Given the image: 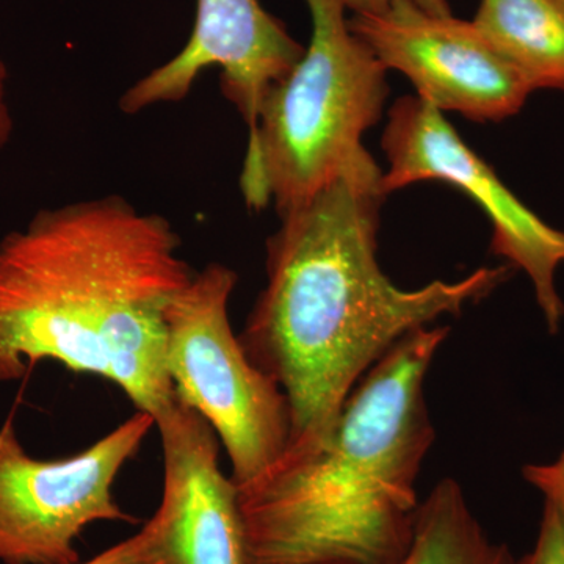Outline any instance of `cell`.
<instances>
[{
  "instance_id": "6da1fadb",
  "label": "cell",
  "mask_w": 564,
  "mask_h": 564,
  "mask_svg": "<svg viewBox=\"0 0 564 564\" xmlns=\"http://www.w3.org/2000/svg\"><path fill=\"white\" fill-rule=\"evenodd\" d=\"M381 180L364 150L321 192L281 214L267 242V284L239 339L288 399L291 436L280 462L328 441L352 389L393 345L443 315L462 314L513 269L481 267L414 291L393 284L378 262L388 196Z\"/></svg>"
},
{
  "instance_id": "7a4b0ae2",
  "label": "cell",
  "mask_w": 564,
  "mask_h": 564,
  "mask_svg": "<svg viewBox=\"0 0 564 564\" xmlns=\"http://www.w3.org/2000/svg\"><path fill=\"white\" fill-rule=\"evenodd\" d=\"M195 273L172 221L122 196L36 212L0 240V384L55 361L155 421L176 397L166 313Z\"/></svg>"
},
{
  "instance_id": "3957f363",
  "label": "cell",
  "mask_w": 564,
  "mask_h": 564,
  "mask_svg": "<svg viewBox=\"0 0 564 564\" xmlns=\"http://www.w3.org/2000/svg\"><path fill=\"white\" fill-rule=\"evenodd\" d=\"M448 333L408 334L352 389L322 447L237 488L248 564L400 562L434 443L423 386Z\"/></svg>"
},
{
  "instance_id": "277c9868",
  "label": "cell",
  "mask_w": 564,
  "mask_h": 564,
  "mask_svg": "<svg viewBox=\"0 0 564 564\" xmlns=\"http://www.w3.org/2000/svg\"><path fill=\"white\" fill-rule=\"evenodd\" d=\"M310 44L291 73L263 98L248 141L240 185L252 209L278 214L299 206L336 180L366 148L380 121L386 66L347 20L345 0H304Z\"/></svg>"
},
{
  "instance_id": "5b68a950",
  "label": "cell",
  "mask_w": 564,
  "mask_h": 564,
  "mask_svg": "<svg viewBox=\"0 0 564 564\" xmlns=\"http://www.w3.org/2000/svg\"><path fill=\"white\" fill-rule=\"evenodd\" d=\"M239 276L210 262L195 273L166 313V370L182 402L214 429L237 488L280 462L291 413L280 386L247 355L229 321Z\"/></svg>"
},
{
  "instance_id": "8992f818",
  "label": "cell",
  "mask_w": 564,
  "mask_h": 564,
  "mask_svg": "<svg viewBox=\"0 0 564 564\" xmlns=\"http://www.w3.org/2000/svg\"><path fill=\"white\" fill-rule=\"evenodd\" d=\"M152 429L154 417L135 411L79 454L36 459L9 415L0 426V563L77 564L76 543L87 527L139 522L122 510L113 488Z\"/></svg>"
},
{
  "instance_id": "52a82bcc",
  "label": "cell",
  "mask_w": 564,
  "mask_h": 564,
  "mask_svg": "<svg viewBox=\"0 0 564 564\" xmlns=\"http://www.w3.org/2000/svg\"><path fill=\"white\" fill-rule=\"evenodd\" d=\"M383 150L389 162L381 180L386 195L415 182L443 181L484 209L492 225L494 254L525 272L549 332H558L564 303L555 280L564 262V232L530 210L464 143L443 111L419 96H404L393 104Z\"/></svg>"
},
{
  "instance_id": "ba28073f",
  "label": "cell",
  "mask_w": 564,
  "mask_h": 564,
  "mask_svg": "<svg viewBox=\"0 0 564 564\" xmlns=\"http://www.w3.org/2000/svg\"><path fill=\"white\" fill-rule=\"evenodd\" d=\"M351 31L386 69L413 82L419 98L474 121H502L532 88L474 24L434 14L415 0H392L383 13L355 14Z\"/></svg>"
},
{
  "instance_id": "9c48e42d",
  "label": "cell",
  "mask_w": 564,
  "mask_h": 564,
  "mask_svg": "<svg viewBox=\"0 0 564 564\" xmlns=\"http://www.w3.org/2000/svg\"><path fill=\"white\" fill-rule=\"evenodd\" d=\"M304 46L259 0H196L195 25L173 58L132 84L120 99L128 115L181 102L199 76L217 66L221 90L242 115L248 141L258 129L263 98L302 58Z\"/></svg>"
},
{
  "instance_id": "30bf717a",
  "label": "cell",
  "mask_w": 564,
  "mask_h": 564,
  "mask_svg": "<svg viewBox=\"0 0 564 564\" xmlns=\"http://www.w3.org/2000/svg\"><path fill=\"white\" fill-rule=\"evenodd\" d=\"M155 429L163 491L151 521L161 564H248L239 489L220 469L214 429L177 395Z\"/></svg>"
},
{
  "instance_id": "8fae6325",
  "label": "cell",
  "mask_w": 564,
  "mask_h": 564,
  "mask_svg": "<svg viewBox=\"0 0 564 564\" xmlns=\"http://www.w3.org/2000/svg\"><path fill=\"white\" fill-rule=\"evenodd\" d=\"M474 24L532 91H564V9L556 0H481Z\"/></svg>"
},
{
  "instance_id": "7c38bea8",
  "label": "cell",
  "mask_w": 564,
  "mask_h": 564,
  "mask_svg": "<svg viewBox=\"0 0 564 564\" xmlns=\"http://www.w3.org/2000/svg\"><path fill=\"white\" fill-rule=\"evenodd\" d=\"M397 564H521V558L489 538L462 486L444 478L421 502L413 538Z\"/></svg>"
},
{
  "instance_id": "4fadbf2b",
  "label": "cell",
  "mask_w": 564,
  "mask_h": 564,
  "mask_svg": "<svg viewBox=\"0 0 564 564\" xmlns=\"http://www.w3.org/2000/svg\"><path fill=\"white\" fill-rule=\"evenodd\" d=\"M77 564H161L154 522L150 519L139 533Z\"/></svg>"
},
{
  "instance_id": "5bb4252c",
  "label": "cell",
  "mask_w": 564,
  "mask_h": 564,
  "mask_svg": "<svg viewBox=\"0 0 564 564\" xmlns=\"http://www.w3.org/2000/svg\"><path fill=\"white\" fill-rule=\"evenodd\" d=\"M521 564H564V514L555 505L544 502L536 541Z\"/></svg>"
},
{
  "instance_id": "9a60e30c",
  "label": "cell",
  "mask_w": 564,
  "mask_h": 564,
  "mask_svg": "<svg viewBox=\"0 0 564 564\" xmlns=\"http://www.w3.org/2000/svg\"><path fill=\"white\" fill-rule=\"evenodd\" d=\"M522 475L527 484L543 494L544 502L555 505L564 514V452L552 463L527 464Z\"/></svg>"
},
{
  "instance_id": "2e32d148",
  "label": "cell",
  "mask_w": 564,
  "mask_h": 564,
  "mask_svg": "<svg viewBox=\"0 0 564 564\" xmlns=\"http://www.w3.org/2000/svg\"><path fill=\"white\" fill-rule=\"evenodd\" d=\"M392 0H345L347 9L355 14H378L388 9ZM423 10L434 14H452L447 0H415Z\"/></svg>"
},
{
  "instance_id": "e0dca14e",
  "label": "cell",
  "mask_w": 564,
  "mask_h": 564,
  "mask_svg": "<svg viewBox=\"0 0 564 564\" xmlns=\"http://www.w3.org/2000/svg\"><path fill=\"white\" fill-rule=\"evenodd\" d=\"M7 82H9V69L0 58V151L10 143L13 135L14 121L7 96Z\"/></svg>"
},
{
  "instance_id": "ac0fdd59",
  "label": "cell",
  "mask_w": 564,
  "mask_h": 564,
  "mask_svg": "<svg viewBox=\"0 0 564 564\" xmlns=\"http://www.w3.org/2000/svg\"><path fill=\"white\" fill-rule=\"evenodd\" d=\"M556 2H558V3H560V6H562V7H563V9H564V0H556Z\"/></svg>"
},
{
  "instance_id": "d6986e66",
  "label": "cell",
  "mask_w": 564,
  "mask_h": 564,
  "mask_svg": "<svg viewBox=\"0 0 564 564\" xmlns=\"http://www.w3.org/2000/svg\"><path fill=\"white\" fill-rule=\"evenodd\" d=\"M317 564H343V563H317Z\"/></svg>"
}]
</instances>
